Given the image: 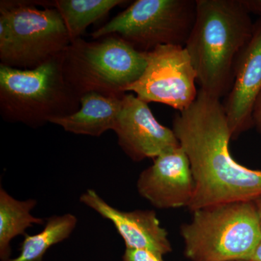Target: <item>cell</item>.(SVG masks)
<instances>
[{
  "label": "cell",
  "instance_id": "cell-1",
  "mask_svg": "<svg viewBox=\"0 0 261 261\" xmlns=\"http://www.w3.org/2000/svg\"><path fill=\"white\" fill-rule=\"evenodd\" d=\"M172 129L188 157L195 181L188 207L192 213L260 198L261 171L233 159L229 151L232 136L221 99L200 89L193 104L174 117Z\"/></svg>",
  "mask_w": 261,
  "mask_h": 261
},
{
  "label": "cell",
  "instance_id": "cell-2",
  "mask_svg": "<svg viewBox=\"0 0 261 261\" xmlns=\"http://www.w3.org/2000/svg\"><path fill=\"white\" fill-rule=\"evenodd\" d=\"M197 15L185 48L201 90L221 99L233 82L234 65L254 23L240 0H196Z\"/></svg>",
  "mask_w": 261,
  "mask_h": 261
},
{
  "label": "cell",
  "instance_id": "cell-3",
  "mask_svg": "<svg viewBox=\"0 0 261 261\" xmlns=\"http://www.w3.org/2000/svg\"><path fill=\"white\" fill-rule=\"evenodd\" d=\"M147 63L146 53L116 34L93 42L79 38L61 55L65 82L80 98L89 92L122 97L128 86L140 80Z\"/></svg>",
  "mask_w": 261,
  "mask_h": 261
},
{
  "label": "cell",
  "instance_id": "cell-4",
  "mask_svg": "<svg viewBox=\"0 0 261 261\" xmlns=\"http://www.w3.org/2000/svg\"><path fill=\"white\" fill-rule=\"evenodd\" d=\"M61 55L31 70L0 64V114L5 121L37 128L81 108L65 82Z\"/></svg>",
  "mask_w": 261,
  "mask_h": 261
},
{
  "label": "cell",
  "instance_id": "cell-5",
  "mask_svg": "<svg viewBox=\"0 0 261 261\" xmlns=\"http://www.w3.org/2000/svg\"><path fill=\"white\" fill-rule=\"evenodd\" d=\"M181 226L185 255L192 261L250 260L261 243L254 202H236L194 211Z\"/></svg>",
  "mask_w": 261,
  "mask_h": 261
},
{
  "label": "cell",
  "instance_id": "cell-6",
  "mask_svg": "<svg viewBox=\"0 0 261 261\" xmlns=\"http://www.w3.org/2000/svg\"><path fill=\"white\" fill-rule=\"evenodd\" d=\"M71 42L56 8L39 9L23 1L0 3V61L18 69L37 68L62 54Z\"/></svg>",
  "mask_w": 261,
  "mask_h": 261
},
{
  "label": "cell",
  "instance_id": "cell-7",
  "mask_svg": "<svg viewBox=\"0 0 261 261\" xmlns=\"http://www.w3.org/2000/svg\"><path fill=\"white\" fill-rule=\"evenodd\" d=\"M196 15V0H137L92 37L116 34L142 53L162 45L185 47Z\"/></svg>",
  "mask_w": 261,
  "mask_h": 261
},
{
  "label": "cell",
  "instance_id": "cell-8",
  "mask_svg": "<svg viewBox=\"0 0 261 261\" xmlns=\"http://www.w3.org/2000/svg\"><path fill=\"white\" fill-rule=\"evenodd\" d=\"M147 66L143 74L126 89L142 100L167 105L179 112L196 100L197 73L186 48L162 45L146 53Z\"/></svg>",
  "mask_w": 261,
  "mask_h": 261
},
{
  "label": "cell",
  "instance_id": "cell-9",
  "mask_svg": "<svg viewBox=\"0 0 261 261\" xmlns=\"http://www.w3.org/2000/svg\"><path fill=\"white\" fill-rule=\"evenodd\" d=\"M114 132L118 145L135 162L155 159L180 145L173 129L163 126L148 103L133 94H125Z\"/></svg>",
  "mask_w": 261,
  "mask_h": 261
},
{
  "label": "cell",
  "instance_id": "cell-10",
  "mask_svg": "<svg viewBox=\"0 0 261 261\" xmlns=\"http://www.w3.org/2000/svg\"><path fill=\"white\" fill-rule=\"evenodd\" d=\"M137 187L141 197L156 208H188L195 181L185 149L179 145L155 158L140 173Z\"/></svg>",
  "mask_w": 261,
  "mask_h": 261
},
{
  "label": "cell",
  "instance_id": "cell-11",
  "mask_svg": "<svg viewBox=\"0 0 261 261\" xmlns=\"http://www.w3.org/2000/svg\"><path fill=\"white\" fill-rule=\"evenodd\" d=\"M261 92V18L234 65L233 82L224 106L232 139L253 126L252 112Z\"/></svg>",
  "mask_w": 261,
  "mask_h": 261
},
{
  "label": "cell",
  "instance_id": "cell-12",
  "mask_svg": "<svg viewBox=\"0 0 261 261\" xmlns=\"http://www.w3.org/2000/svg\"><path fill=\"white\" fill-rule=\"evenodd\" d=\"M80 202L113 223L124 241L126 249L147 250L162 257L172 251L167 231L161 226L154 211L118 210L93 190L84 192Z\"/></svg>",
  "mask_w": 261,
  "mask_h": 261
},
{
  "label": "cell",
  "instance_id": "cell-13",
  "mask_svg": "<svg viewBox=\"0 0 261 261\" xmlns=\"http://www.w3.org/2000/svg\"><path fill=\"white\" fill-rule=\"evenodd\" d=\"M122 97H112L89 92L80 98L77 112L57 118L51 123L75 135L100 137L108 130L115 129L122 106Z\"/></svg>",
  "mask_w": 261,
  "mask_h": 261
},
{
  "label": "cell",
  "instance_id": "cell-14",
  "mask_svg": "<svg viewBox=\"0 0 261 261\" xmlns=\"http://www.w3.org/2000/svg\"><path fill=\"white\" fill-rule=\"evenodd\" d=\"M37 200H18L4 189H0V259L10 260L12 240L25 235V230L34 224L42 225L44 221L31 214L37 205Z\"/></svg>",
  "mask_w": 261,
  "mask_h": 261
},
{
  "label": "cell",
  "instance_id": "cell-15",
  "mask_svg": "<svg viewBox=\"0 0 261 261\" xmlns=\"http://www.w3.org/2000/svg\"><path fill=\"white\" fill-rule=\"evenodd\" d=\"M124 3L123 0H56L49 5L61 13L72 42L80 38L90 24Z\"/></svg>",
  "mask_w": 261,
  "mask_h": 261
},
{
  "label": "cell",
  "instance_id": "cell-16",
  "mask_svg": "<svg viewBox=\"0 0 261 261\" xmlns=\"http://www.w3.org/2000/svg\"><path fill=\"white\" fill-rule=\"evenodd\" d=\"M74 215L66 214L47 219L44 229L34 235H24L20 254L8 261H42L46 252L53 245L68 239L77 224Z\"/></svg>",
  "mask_w": 261,
  "mask_h": 261
},
{
  "label": "cell",
  "instance_id": "cell-17",
  "mask_svg": "<svg viewBox=\"0 0 261 261\" xmlns=\"http://www.w3.org/2000/svg\"><path fill=\"white\" fill-rule=\"evenodd\" d=\"M123 261H164L163 257L154 252L140 249H126Z\"/></svg>",
  "mask_w": 261,
  "mask_h": 261
},
{
  "label": "cell",
  "instance_id": "cell-18",
  "mask_svg": "<svg viewBox=\"0 0 261 261\" xmlns=\"http://www.w3.org/2000/svg\"><path fill=\"white\" fill-rule=\"evenodd\" d=\"M252 125L261 135V92L255 99V104L252 108Z\"/></svg>",
  "mask_w": 261,
  "mask_h": 261
},
{
  "label": "cell",
  "instance_id": "cell-19",
  "mask_svg": "<svg viewBox=\"0 0 261 261\" xmlns=\"http://www.w3.org/2000/svg\"><path fill=\"white\" fill-rule=\"evenodd\" d=\"M240 2L249 14L253 13L261 18V0H240Z\"/></svg>",
  "mask_w": 261,
  "mask_h": 261
},
{
  "label": "cell",
  "instance_id": "cell-20",
  "mask_svg": "<svg viewBox=\"0 0 261 261\" xmlns=\"http://www.w3.org/2000/svg\"><path fill=\"white\" fill-rule=\"evenodd\" d=\"M250 261H261V243L257 248L255 249V251L252 253V256L250 257Z\"/></svg>",
  "mask_w": 261,
  "mask_h": 261
},
{
  "label": "cell",
  "instance_id": "cell-21",
  "mask_svg": "<svg viewBox=\"0 0 261 261\" xmlns=\"http://www.w3.org/2000/svg\"><path fill=\"white\" fill-rule=\"evenodd\" d=\"M254 202H255V206H256L257 214H258L259 220H260L261 226V197L260 198L257 199V200Z\"/></svg>",
  "mask_w": 261,
  "mask_h": 261
},
{
  "label": "cell",
  "instance_id": "cell-22",
  "mask_svg": "<svg viewBox=\"0 0 261 261\" xmlns=\"http://www.w3.org/2000/svg\"><path fill=\"white\" fill-rule=\"evenodd\" d=\"M231 261H250V260H231Z\"/></svg>",
  "mask_w": 261,
  "mask_h": 261
}]
</instances>
